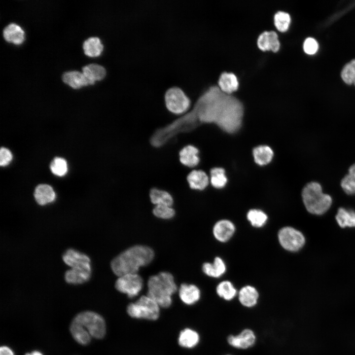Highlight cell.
<instances>
[{"label": "cell", "mask_w": 355, "mask_h": 355, "mask_svg": "<svg viewBox=\"0 0 355 355\" xmlns=\"http://www.w3.org/2000/svg\"><path fill=\"white\" fill-rule=\"evenodd\" d=\"M243 114V105L238 99L213 86L199 97L186 116L194 124L197 120L214 123L224 131L234 133L241 127Z\"/></svg>", "instance_id": "6da1fadb"}, {"label": "cell", "mask_w": 355, "mask_h": 355, "mask_svg": "<svg viewBox=\"0 0 355 355\" xmlns=\"http://www.w3.org/2000/svg\"><path fill=\"white\" fill-rule=\"evenodd\" d=\"M154 255L153 250L148 247L134 246L115 257L111 262V268L118 277L137 273L141 267L146 266L151 262Z\"/></svg>", "instance_id": "7a4b0ae2"}, {"label": "cell", "mask_w": 355, "mask_h": 355, "mask_svg": "<svg viewBox=\"0 0 355 355\" xmlns=\"http://www.w3.org/2000/svg\"><path fill=\"white\" fill-rule=\"evenodd\" d=\"M147 287V295L163 308H168L171 305L172 296L177 290L173 276L167 272L150 277Z\"/></svg>", "instance_id": "3957f363"}, {"label": "cell", "mask_w": 355, "mask_h": 355, "mask_svg": "<svg viewBox=\"0 0 355 355\" xmlns=\"http://www.w3.org/2000/svg\"><path fill=\"white\" fill-rule=\"evenodd\" d=\"M302 198L308 212L317 215L326 212L332 202L331 196L323 193L321 185L316 181L310 182L304 187Z\"/></svg>", "instance_id": "277c9868"}, {"label": "cell", "mask_w": 355, "mask_h": 355, "mask_svg": "<svg viewBox=\"0 0 355 355\" xmlns=\"http://www.w3.org/2000/svg\"><path fill=\"white\" fill-rule=\"evenodd\" d=\"M127 312L133 318L154 320L159 316L160 306L148 296L142 295L128 306Z\"/></svg>", "instance_id": "5b68a950"}, {"label": "cell", "mask_w": 355, "mask_h": 355, "mask_svg": "<svg viewBox=\"0 0 355 355\" xmlns=\"http://www.w3.org/2000/svg\"><path fill=\"white\" fill-rule=\"evenodd\" d=\"M73 320L83 326L91 337L102 339L106 334L105 321L101 315L96 313L92 311L81 312L75 317Z\"/></svg>", "instance_id": "8992f818"}, {"label": "cell", "mask_w": 355, "mask_h": 355, "mask_svg": "<svg viewBox=\"0 0 355 355\" xmlns=\"http://www.w3.org/2000/svg\"><path fill=\"white\" fill-rule=\"evenodd\" d=\"M164 103L167 109L176 115L185 113L191 104L189 98L184 91L176 86L171 87L166 91Z\"/></svg>", "instance_id": "52a82bcc"}, {"label": "cell", "mask_w": 355, "mask_h": 355, "mask_svg": "<svg viewBox=\"0 0 355 355\" xmlns=\"http://www.w3.org/2000/svg\"><path fill=\"white\" fill-rule=\"evenodd\" d=\"M278 237L281 246L290 251H296L305 244V238L299 230L290 226L281 228L278 232Z\"/></svg>", "instance_id": "ba28073f"}, {"label": "cell", "mask_w": 355, "mask_h": 355, "mask_svg": "<svg viewBox=\"0 0 355 355\" xmlns=\"http://www.w3.org/2000/svg\"><path fill=\"white\" fill-rule=\"evenodd\" d=\"M143 286L142 277L137 273H130L119 276L115 282L116 289L133 298L140 292Z\"/></svg>", "instance_id": "9c48e42d"}, {"label": "cell", "mask_w": 355, "mask_h": 355, "mask_svg": "<svg viewBox=\"0 0 355 355\" xmlns=\"http://www.w3.org/2000/svg\"><path fill=\"white\" fill-rule=\"evenodd\" d=\"M257 339L255 332L252 329L246 328L237 334L229 335L226 341L228 345L233 348L246 350L254 347Z\"/></svg>", "instance_id": "30bf717a"}, {"label": "cell", "mask_w": 355, "mask_h": 355, "mask_svg": "<svg viewBox=\"0 0 355 355\" xmlns=\"http://www.w3.org/2000/svg\"><path fill=\"white\" fill-rule=\"evenodd\" d=\"M257 45L263 51L277 52L280 48V41L277 33L274 31H264L257 39Z\"/></svg>", "instance_id": "8fae6325"}, {"label": "cell", "mask_w": 355, "mask_h": 355, "mask_svg": "<svg viewBox=\"0 0 355 355\" xmlns=\"http://www.w3.org/2000/svg\"><path fill=\"white\" fill-rule=\"evenodd\" d=\"M91 275V266L71 268L66 272L65 280L70 284H81L88 281Z\"/></svg>", "instance_id": "7c38bea8"}, {"label": "cell", "mask_w": 355, "mask_h": 355, "mask_svg": "<svg viewBox=\"0 0 355 355\" xmlns=\"http://www.w3.org/2000/svg\"><path fill=\"white\" fill-rule=\"evenodd\" d=\"M62 258L64 263L71 268L91 266L88 256L72 248L67 249Z\"/></svg>", "instance_id": "4fadbf2b"}, {"label": "cell", "mask_w": 355, "mask_h": 355, "mask_svg": "<svg viewBox=\"0 0 355 355\" xmlns=\"http://www.w3.org/2000/svg\"><path fill=\"white\" fill-rule=\"evenodd\" d=\"M199 149L192 144H187L181 149L179 152V160L180 163L185 167L193 168L200 162Z\"/></svg>", "instance_id": "5bb4252c"}, {"label": "cell", "mask_w": 355, "mask_h": 355, "mask_svg": "<svg viewBox=\"0 0 355 355\" xmlns=\"http://www.w3.org/2000/svg\"><path fill=\"white\" fill-rule=\"evenodd\" d=\"M238 300L242 306L247 308H252L258 303L259 294L257 290L251 285L242 287L238 292Z\"/></svg>", "instance_id": "9a60e30c"}, {"label": "cell", "mask_w": 355, "mask_h": 355, "mask_svg": "<svg viewBox=\"0 0 355 355\" xmlns=\"http://www.w3.org/2000/svg\"><path fill=\"white\" fill-rule=\"evenodd\" d=\"M234 224L227 219L217 221L213 227V234L215 239L221 242L228 241L235 232Z\"/></svg>", "instance_id": "2e32d148"}, {"label": "cell", "mask_w": 355, "mask_h": 355, "mask_svg": "<svg viewBox=\"0 0 355 355\" xmlns=\"http://www.w3.org/2000/svg\"><path fill=\"white\" fill-rule=\"evenodd\" d=\"M186 180L190 189L203 190L208 185L209 178L207 174L201 170H193L186 177Z\"/></svg>", "instance_id": "e0dca14e"}, {"label": "cell", "mask_w": 355, "mask_h": 355, "mask_svg": "<svg viewBox=\"0 0 355 355\" xmlns=\"http://www.w3.org/2000/svg\"><path fill=\"white\" fill-rule=\"evenodd\" d=\"M178 292L181 301L188 305L194 304L201 297V291L194 284H182L179 287Z\"/></svg>", "instance_id": "ac0fdd59"}, {"label": "cell", "mask_w": 355, "mask_h": 355, "mask_svg": "<svg viewBox=\"0 0 355 355\" xmlns=\"http://www.w3.org/2000/svg\"><path fill=\"white\" fill-rule=\"evenodd\" d=\"M239 82L237 76L233 72H222L218 80V86L224 93L231 94L238 89Z\"/></svg>", "instance_id": "d6986e66"}, {"label": "cell", "mask_w": 355, "mask_h": 355, "mask_svg": "<svg viewBox=\"0 0 355 355\" xmlns=\"http://www.w3.org/2000/svg\"><path fill=\"white\" fill-rule=\"evenodd\" d=\"M34 195L36 202L41 206L51 203L56 198V194L52 187L45 184L37 186Z\"/></svg>", "instance_id": "ffe728a7"}, {"label": "cell", "mask_w": 355, "mask_h": 355, "mask_svg": "<svg viewBox=\"0 0 355 355\" xmlns=\"http://www.w3.org/2000/svg\"><path fill=\"white\" fill-rule=\"evenodd\" d=\"M4 39L16 45L22 44L25 40V32L20 26L15 23H10L3 31Z\"/></svg>", "instance_id": "44dd1931"}, {"label": "cell", "mask_w": 355, "mask_h": 355, "mask_svg": "<svg viewBox=\"0 0 355 355\" xmlns=\"http://www.w3.org/2000/svg\"><path fill=\"white\" fill-rule=\"evenodd\" d=\"M62 80L65 84L74 89L90 85L83 73L77 71L65 72L62 75Z\"/></svg>", "instance_id": "7402d4cb"}, {"label": "cell", "mask_w": 355, "mask_h": 355, "mask_svg": "<svg viewBox=\"0 0 355 355\" xmlns=\"http://www.w3.org/2000/svg\"><path fill=\"white\" fill-rule=\"evenodd\" d=\"M82 73L91 85L94 84L96 81L103 80L106 74L105 68L97 64H91L83 67Z\"/></svg>", "instance_id": "603a6c76"}, {"label": "cell", "mask_w": 355, "mask_h": 355, "mask_svg": "<svg viewBox=\"0 0 355 355\" xmlns=\"http://www.w3.org/2000/svg\"><path fill=\"white\" fill-rule=\"evenodd\" d=\"M150 201L152 204L156 205H167L172 206L174 199L172 195L167 190L153 187L149 193Z\"/></svg>", "instance_id": "cb8c5ba5"}, {"label": "cell", "mask_w": 355, "mask_h": 355, "mask_svg": "<svg viewBox=\"0 0 355 355\" xmlns=\"http://www.w3.org/2000/svg\"><path fill=\"white\" fill-rule=\"evenodd\" d=\"M226 265L223 260L219 257H216L213 263L206 262L202 266L203 272L208 276L218 278L226 271Z\"/></svg>", "instance_id": "d4e9b609"}, {"label": "cell", "mask_w": 355, "mask_h": 355, "mask_svg": "<svg viewBox=\"0 0 355 355\" xmlns=\"http://www.w3.org/2000/svg\"><path fill=\"white\" fill-rule=\"evenodd\" d=\"M200 341L198 333L190 328L182 330L179 335L178 344L184 348H192L196 346Z\"/></svg>", "instance_id": "484cf974"}, {"label": "cell", "mask_w": 355, "mask_h": 355, "mask_svg": "<svg viewBox=\"0 0 355 355\" xmlns=\"http://www.w3.org/2000/svg\"><path fill=\"white\" fill-rule=\"evenodd\" d=\"M335 219L341 228L355 227V211L353 210L339 208Z\"/></svg>", "instance_id": "4316f807"}, {"label": "cell", "mask_w": 355, "mask_h": 355, "mask_svg": "<svg viewBox=\"0 0 355 355\" xmlns=\"http://www.w3.org/2000/svg\"><path fill=\"white\" fill-rule=\"evenodd\" d=\"M84 54L91 57H96L102 53L104 46L98 37H91L84 41L83 44Z\"/></svg>", "instance_id": "83f0119b"}, {"label": "cell", "mask_w": 355, "mask_h": 355, "mask_svg": "<svg viewBox=\"0 0 355 355\" xmlns=\"http://www.w3.org/2000/svg\"><path fill=\"white\" fill-rule=\"evenodd\" d=\"M273 154L272 149L267 145H259L253 149L254 161L259 165H265L270 163Z\"/></svg>", "instance_id": "f1b7e54d"}, {"label": "cell", "mask_w": 355, "mask_h": 355, "mask_svg": "<svg viewBox=\"0 0 355 355\" xmlns=\"http://www.w3.org/2000/svg\"><path fill=\"white\" fill-rule=\"evenodd\" d=\"M71 333L74 340L79 344L86 345L91 341V336L81 324L72 320L70 326Z\"/></svg>", "instance_id": "f546056e"}, {"label": "cell", "mask_w": 355, "mask_h": 355, "mask_svg": "<svg viewBox=\"0 0 355 355\" xmlns=\"http://www.w3.org/2000/svg\"><path fill=\"white\" fill-rule=\"evenodd\" d=\"M216 292L220 298L225 301H230L237 296L238 292L230 281H224L217 285Z\"/></svg>", "instance_id": "4dcf8cb0"}, {"label": "cell", "mask_w": 355, "mask_h": 355, "mask_svg": "<svg viewBox=\"0 0 355 355\" xmlns=\"http://www.w3.org/2000/svg\"><path fill=\"white\" fill-rule=\"evenodd\" d=\"M210 181L212 185L216 188L223 187L227 183V178L225 170L222 168L215 167L210 171Z\"/></svg>", "instance_id": "1f68e13d"}, {"label": "cell", "mask_w": 355, "mask_h": 355, "mask_svg": "<svg viewBox=\"0 0 355 355\" xmlns=\"http://www.w3.org/2000/svg\"><path fill=\"white\" fill-rule=\"evenodd\" d=\"M290 22V16L287 12L279 11L274 15V25L277 29L281 32H285L287 31Z\"/></svg>", "instance_id": "d6a6232c"}, {"label": "cell", "mask_w": 355, "mask_h": 355, "mask_svg": "<svg viewBox=\"0 0 355 355\" xmlns=\"http://www.w3.org/2000/svg\"><path fill=\"white\" fill-rule=\"evenodd\" d=\"M247 217L251 224L255 227L263 226L268 219L267 214L258 209L250 210L247 213Z\"/></svg>", "instance_id": "836d02e7"}, {"label": "cell", "mask_w": 355, "mask_h": 355, "mask_svg": "<svg viewBox=\"0 0 355 355\" xmlns=\"http://www.w3.org/2000/svg\"><path fill=\"white\" fill-rule=\"evenodd\" d=\"M341 76L342 80L347 84L355 85V59L346 64L343 67Z\"/></svg>", "instance_id": "e575fe53"}, {"label": "cell", "mask_w": 355, "mask_h": 355, "mask_svg": "<svg viewBox=\"0 0 355 355\" xmlns=\"http://www.w3.org/2000/svg\"><path fill=\"white\" fill-rule=\"evenodd\" d=\"M50 170L52 173L56 176H64L68 171L66 161L61 157L55 158L51 163Z\"/></svg>", "instance_id": "d590c367"}, {"label": "cell", "mask_w": 355, "mask_h": 355, "mask_svg": "<svg viewBox=\"0 0 355 355\" xmlns=\"http://www.w3.org/2000/svg\"><path fill=\"white\" fill-rule=\"evenodd\" d=\"M152 213L155 216L164 219L172 218L175 214V211L171 206L163 205L155 206Z\"/></svg>", "instance_id": "8d00e7d4"}, {"label": "cell", "mask_w": 355, "mask_h": 355, "mask_svg": "<svg viewBox=\"0 0 355 355\" xmlns=\"http://www.w3.org/2000/svg\"><path fill=\"white\" fill-rule=\"evenodd\" d=\"M341 186L344 191L348 195H355V178L348 174L341 181Z\"/></svg>", "instance_id": "74e56055"}, {"label": "cell", "mask_w": 355, "mask_h": 355, "mask_svg": "<svg viewBox=\"0 0 355 355\" xmlns=\"http://www.w3.org/2000/svg\"><path fill=\"white\" fill-rule=\"evenodd\" d=\"M319 49L317 41L312 37L307 38L303 43L304 51L308 55H314Z\"/></svg>", "instance_id": "f35d334b"}, {"label": "cell", "mask_w": 355, "mask_h": 355, "mask_svg": "<svg viewBox=\"0 0 355 355\" xmlns=\"http://www.w3.org/2000/svg\"><path fill=\"white\" fill-rule=\"evenodd\" d=\"M12 159L10 151L5 147H1L0 150V165L1 166L7 165Z\"/></svg>", "instance_id": "ab89813d"}, {"label": "cell", "mask_w": 355, "mask_h": 355, "mask_svg": "<svg viewBox=\"0 0 355 355\" xmlns=\"http://www.w3.org/2000/svg\"><path fill=\"white\" fill-rule=\"evenodd\" d=\"M0 355H14V354L9 347L4 346L0 348Z\"/></svg>", "instance_id": "60d3db41"}, {"label": "cell", "mask_w": 355, "mask_h": 355, "mask_svg": "<svg viewBox=\"0 0 355 355\" xmlns=\"http://www.w3.org/2000/svg\"><path fill=\"white\" fill-rule=\"evenodd\" d=\"M348 174L355 178V163L350 166L348 170Z\"/></svg>", "instance_id": "b9f144b4"}, {"label": "cell", "mask_w": 355, "mask_h": 355, "mask_svg": "<svg viewBox=\"0 0 355 355\" xmlns=\"http://www.w3.org/2000/svg\"><path fill=\"white\" fill-rule=\"evenodd\" d=\"M25 355H43V354L39 351H34L31 353H27Z\"/></svg>", "instance_id": "7bdbcfd3"}, {"label": "cell", "mask_w": 355, "mask_h": 355, "mask_svg": "<svg viewBox=\"0 0 355 355\" xmlns=\"http://www.w3.org/2000/svg\"><path fill=\"white\" fill-rule=\"evenodd\" d=\"M233 355L229 354H225V355Z\"/></svg>", "instance_id": "ee69618b"}]
</instances>
